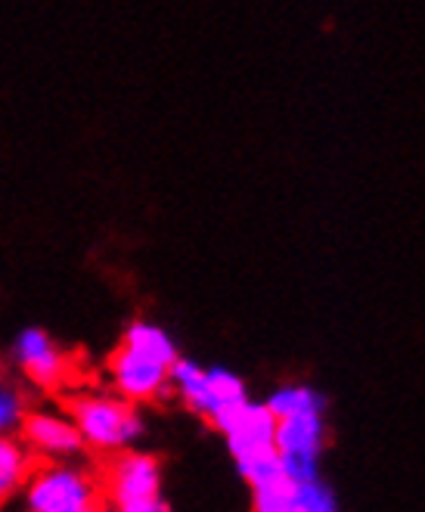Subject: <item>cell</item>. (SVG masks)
I'll use <instances>...</instances> for the list:
<instances>
[{
	"label": "cell",
	"instance_id": "18",
	"mask_svg": "<svg viewBox=\"0 0 425 512\" xmlns=\"http://www.w3.org/2000/svg\"><path fill=\"white\" fill-rule=\"evenodd\" d=\"M100 512H103V509H100ZM109 512H112V509H109Z\"/></svg>",
	"mask_w": 425,
	"mask_h": 512
},
{
	"label": "cell",
	"instance_id": "4",
	"mask_svg": "<svg viewBox=\"0 0 425 512\" xmlns=\"http://www.w3.org/2000/svg\"><path fill=\"white\" fill-rule=\"evenodd\" d=\"M168 382H171V395L193 416L205 419L208 426H215L227 410L249 401V388L239 373L221 364L205 367L199 360L184 357V354L171 364Z\"/></svg>",
	"mask_w": 425,
	"mask_h": 512
},
{
	"label": "cell",
	"instance_id": "9",
	"mask_svg": "<svg viewBox=\"0 0 425 512\" xmlns=\"http://www.w3.org/2000/svg\"><path fill=\"white\" fill-rule=\"evenodd\" d=\"M28 454L35 460H78L84 441L72 423L69 410H59V407H38V410H28L19 435H16Z\"/></svg>",
	"mask_w": 425,
	"mask_h": 512
},
{
	"label": "cell",
	"instance_id": "3",
	"mask_svg": "<svg viewBox=\"0 0 425 512\" xmlns=\"http://www.w3.org/2000/svg\"><path fill=\"white\" fill-rule=\"evenodd\" d=\"M103 481L94 469L78 460H44L35 463L19 494L22 512H81L97 509Z\"/></svg>",
	"mask_w": 425,
	"mask_h": 512
},
{
	"label": "cell",
	"instance_id": "7",
	"mask_svg": "<svg viewBox=\"0 0 425 512\" xmlns=\"http://www.w3.org/2000/svg\"><path fill=\"white\" fill-rule=\"evenodd\" d=\"M13 367L35 388L56 391L72 376V357L44 326H22L10 342Z\"/></svg>",
	"mask_w": 425,
	"mask_h": 512
},
{
	"label": "cell",
	"instance_id": "16",
	"mask_svg": "<svg viewBox=\"0 0 425 512\" xmlns=\"http://www.w3.org/2000/svg\"><path fill=\"white\" fill-rule=\"evenodd\" d=\"M112 512H174L171 503L162 497H149V500H137V503H125V506H115Z\"/></svg>",
	"mask_w": 425,
	"mask_h": 512
},
{
	"label": "cell",
	"instance_id": "15",
	"mask_svg": "<svg viewBox=\"0 0 425 512\" xmlns=\"http://www.w3.org/2000/svg\"><path fill=\"white\" fill-rule=\"evenodd\" d=\"M298 494H301V506H305V512H339V497L329 488V481L323 475L311 478V481H301Z\"/></svg>",
	"mask_w": 425,
	"mask_h": 512
},
{
	"label": "cell",
	"instance_id": "8",
	"mask_svg": "<svg viewBox=\"0 0 425 512\" xmlns=\"http://www.w3.org/2000/svg\"><path fill=\"white\" fill-rule=\"evenodd\" d=\"M162 485H165V472L159 457L140 447L115 454L103 472V494L109 497L112 509L149 497H162Z\"/></svg>",
	"mask_w": 425,
	"mask_h": 512
},
{
	"label": "cell",
	"instance_id": "6",
	"mask_svg": "<svg viewBox=\"0 0 425 512\" xmlns=\"http://www.w3.org/2000/svg\"><path fill=\"white\" fill-rule=\"evenodd\" d=\"M326 450V413H298L277 419V457L292 481L320 478V460Z\"/></svg>",
	"mask_w": 425,
	"mask_h": 512
},
{
	"label": "cell",
	"instance_id": "13",
	"mask_svg": "<svg viewBox=\"0 0 425 512\" xmlns=\"http://www.w3.org/2000/svg\"><path fill=\"white\" fill-rule=\"evenodd\" d=\"M264 407L273 413V419H286V416H298V413H314L323 410L326 413V395L314 385H301V382H289L273 388Z\"/></svg>",
	"mask_w": 425,
	"mask_h": 512
},
{
	"label": "cell",
	"instance_id": "1",
	"mask_svg": "<svg viewBox=\"0 0 425 512\" xmlns=\"http://www.w3.org/2000/svg\"><path fill=\"white\" fill-rule=\"evenodd\" d=\"M69 416L84 441V450H94V454H125L146 438V416L137 404L115 391H78L69 401Z\"/></svg>",
	"mask_w": 425,
	"mask_h": 512
},
{
	"label": "cell",
	"instance_id": "2",
	"mask_svg": "<svg viewBox=\"0 0 425 512\" xmlns=\"http://www.w3.org/2000/svg\"><path fill=\"white\" fill-rule=\"evenodd\" d=\"M211 429L224 438L227 454L246 485H255V481L283 469L277 457V419L264 407V401H242L239 407L227 410Z\"/></svg>",
	"mask_w": 425,
	"mask_h": 512
},
{
	"label": "cell",
	"instance_id": "14",
	"mask_svg": "<svg viewBox=\"0 0 425 512\" xmlns=\"http://www.w3.org/2000/svg\"><path fill=\"white\" fill-rule=\"evenodd\" d=\"M28 410H32V407H28L25 391L13 379L0 376V438L19 435V426H22V419H25Z\"/></svg>",
	"mask_w": 425,
	"mask_h": 512
},
{
	"label": "cell",
	"instance_id": "10",
	"mask_svg": "<svg viewBox=\"0 0 425 512\" xmlns=\"http://www.w3.org/2000/svg\"><path fill=\"white\" fill-rule=\"evenodd\" d=\"M32 469H35V457L28 454V447L16 435L0 438V509L22 494Z\"/></svg>",
	"mask_w": 425,
	"mask_h": 512
},
{
	"label": "cell",
	"instance_id": "5",
	"mask_svg": "<svg viewBox=\"0 0 425 512\" xmlns=\"http://www.w3.org/2000/svg\"><path fill=\"white\" fill-rule=\"evenodd\" d=\"M168 373H171V367L162 364L159 357H149V354L121 345V342L106 360L109 391H115V395H121V398L137 404V407L174 398Z\"/></svg>",
	"mask_w": 425,
	"mask_h": 512
},
{
	"label": "cell",
	"instance_id": "12",
	"mask_svg": "<svg viewBox=\"0 0 425 512\" xmlns=\"http://www.w3.org/2000/svg\"><path fill=\"white\" fill-rule=\"evenodd\" d=\"M121 345L128 348H137L149 357H159L162 364H174V360L180 357V348H177V339L168 333V329L156 320H131L125 326V333H121Z\"/></svg>",
	"mask_w": 425,
	"mask_h": 512
},
{
	"label": "cell",
	"instance_id": "11",
	"mask_svg": "<svg viewBox=\"0 0 425 512\" xmlns=\"http://www.w3.org/2000/svg\"><path fill=\"white\" fill-rule=\"evenodd\" d=\"M249 488H252V512H305L298 481H292L283 469L255 481Z\"/></svg>",
	"mask_w": 425,
	"mask_h": 512
},
{
	"label": "cell",
	"instance_id": "17",
	"mask_svg": "<svg viewBox=\"0 0 425 512\" xmlns=\"http://www.w3.org/2000/svg\"><path fill=\"white\" fill-rule=\"evenodd\" d=\"M81 512H100V506L97 509H81Z\"/></svg>",
	"mask_w": 425,
	"mask_h": 512
}]
</instances>
